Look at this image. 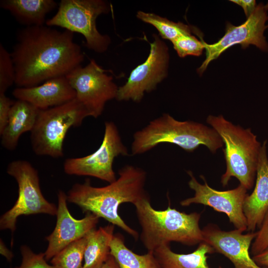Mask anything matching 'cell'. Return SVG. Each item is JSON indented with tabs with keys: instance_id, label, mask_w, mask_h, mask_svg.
I'll list each match as a JSON object with an SVG mask.
<instances>
[{
	"instance_id": "obj_8",
	"label": "cell",
	"mask_w": 268,
	"mask_h": 268,
	"mask_svg": "<svg viewBox=\"0 0 268 268\" xmlns=\"http://www.w3.org/2000/svg\"><path fill=\"white\" fill-rule=\"evenodd\" d=\"M6 171L16 181L18 195L13 206L0 217L1 230L8 229L13 233L16 229L17 219L21 215L57 214V207L43 196L38 171L29 162L23 160L13 161L8 165Z\"/></svg>"
},
{
	"instance_id": "obj_29",
	"label": "cell",
	"mask_w": 268,
	"mask_h": 268,
	"mask_svg": "<svg viewBox=\"0 0 268 268\" xmlns=\"http://www.w3.org/2000/svg\"><path fill=\"white\" fill-rule=\"evenodd\" d=\"M15 101L7 97L5 93L0 94V134L3 132L8 123L9 113Z\"/></svg>"
},
{
	"instance_id": "obj_27",
	"label": "cell",
	"mask_w": 268,
	"mask_h": 268,
	"mask_svg": "<svg viewBox=\"0 0 268 268\" xmlns=\"http://www.w3.org/2000/svg\"><path fill=\"white\" fill-rule=\"evenodd\" d=\"M20 252L21 263L14 268H55L47 263L44 253H35L25 245L21 246Z\"/></svg>"
},
{
	"instance_id": "obj_15",
	"label": "cell",
	"mask_w": 268,
	"mask_h": 268,
	"mask_svg": "<svg viewBox=\"0 0 268 268\" xmlns=\"http://www.w3.org/2000/svg\"><path fill=\"white\" fill-rule=\"evenodd\" d=\"M202 231V242L228 259L234 268H268L258 265L250 255V248L257 232L243 234L236 229L225 231L212 223L205 226Z\"/></svg>"
},
{
	"instance_id": "obj_28",
	"label": "cell",
	"mask_w": 268,
	"mask_h": 268,
	"mask_svg": "<svg viewBox=\"0 0 268 268\" xmlns=\"http://www.w3.org/2000/svg\"><path fill=\"white\" fill-rule=\"evenodd\" d=\"M268 247V211L263 223L257 232V236L252 244L251 253L253 256L263 251Z\"/></svg>"
},
{
	"instance_id": "obj_31",
	"label": "cell",
	"mask_w": 268,
	"mask_h": 268,
	"mask_svg": "<svg viewBox=\"0 0 268 268\" xmlns=\"http://www.w3.org/2000/svg\"><path fill=\"white\" fill-rule=\"evenodd\" d=\"M252 258L258 265L268 268V247L262 252L253 256Z\"/></svg>"
},
{
	"instance_id": "obj_11",
	"label": "cell",
	"mask_w": 268,
	"mask_h": 268,
	"mask_svg": "<svg viewBox=\"0 0 268 268\" xmlns=\"http://www.w3.org/2000/svg\"><path fill=\"white\" fill-rule=\"evenodd\" d=\"M153 36L147 59L132 71L124 85L119 87L117 100L139 102L145 92L155 89L157 84L166 77L169 62L168 48L159 35L154 34Z\"/></svg>"
},
{
	"instance_id": "obj_3",
	"label": "cell",
	"mask_w": 268,
	"mask_h": 268,
	"mask_svg": "<svg viewBox=\"0 0 268 268\" xmlns=\"http://www.w3.org/2000/svg\"><path fill=\"white\" fill-rule=\"evenodd\" d=\"M134 205L141 228L140 240L147 252H153L172 242L192 246L203 241L200 213H186L170 205L164 210L155 209L148 195Z\"/></svg>"
},
{
	"instance_id": "obj_23",
	"label": "cell",
	"mask_w": 268,
	"mask_h": 268,
	"mask_svg": "<svg viewBox=\"0 0 268 268\" xmlns=\"http://www.w3.org/2000/svg\"><path fill=\"white\" fill-rule=\"evenodd\" d=\"M136 16L143 22L153 26L162 38L170 40L171 42L183 35L192 34V33L199 36L201 35L199 30L193 26L180 22H173L154 13L138 11Z\"/></svg>"
},
{
	"instance_id": "obj_34",
	"label": "cell",
	"mask_w": 268,
	"mask_h": 268,
	"mask_svg": "<svg viewBox=\"0 0 268 268\" xmlns=\"http://www.w3.org/2000/svg\"><path fill=\"white\" fill-rule=\"evenodd\" d=\"M265 7L267 10H268V2L265 5Z\"/></svg>"
},
{
	"instance_id": "obj_32",
	"label": "cell",
	"mask_w": 268,
	"mask_h": 268,
	"mask_svg": "<svg viewBox=\"0 0 268 268\" xmlns=\"http://www.w3.org/2000/svg\"><path fill=\"white\" fill-rule=\"evenodd\" d=\"M0 254L3 256L7 261L11 262L13 257L12 253L5 246L1 240H0Z\"/></svg>"
},
{
	"instance_id": "obj_13",
	"label": "cell",
	"mask_w": 268,
	"mask_h": 268,
	"mask_svg": "<svg viewBox=\"0 0 268 268\" xmlns=\"http://www.w3.org/2000/svg\"><path fill=\"white\" fill-rule=\"evenodd\" d=\"M187 173L191 179L188 182L190 188L195 192L194 196L180 202L182 206L192 204H201L226 214L229 222L236 229L243 232L247 230V223L243 211L244 202L248 195L247 190L240 184L236 188L221 191L211 188L205 178L201 176L204 184L200 183L191 171Z\"/></svg>"
},
{
	"instance_id": "obj_6",
	"label": "cell",
	"mask_w": 268,
	"mask_h": 268,
	"mask_svg": "<svg viewBox=\"0 0 268 268\" xmlns=\"http://www.w3.org/2000/svg\"><path fill=\"white\" fill-rule=\"evenodd\" d=\"M88 116L76 98L58 106L40 110L31 132L33 151L38 155L63 157V143L68 130L80 126Z\"/></svg>"
},
{
	"instance_id": "obj_10",
	"label": "cell",
	"mask_w": 268,
	"mask_h": 268,
	"mask_svg": "<svg viewBox=\"0 0 268 268\" xmlns=\"http://www.w3.org/2000/svg\"><path fill=\"white\" fill-rule=\"evenodd\" d=\"M93 59L85 67H76L66 76L76 92V98L86 109L88 116L97 118L106 103L116 98L119 87L113 77Z\"/></svg>"
},
{
	"instance_id": "obj_5",
	"label": "cell",
	"mask_w": 268,
	"mask_h": 268,
	"mask_svg": "<svg viewBox=\"0 0 268 268\" xmlns=\"http://www.w3.org/2000/svg\"><path fill=\"white\" fill-rule=\"evenodd\" d=\"M206 123L218 134L225 144L223 151L226 162L225 172L221 183L226 186L232 177L247 190L251 189L256 177L262 144L251 129H244L226 120L222 115H209Z\"/></svg>"
},
{
	"instance_id": "obj_18",
	"label": "cell",
	"mask_w": 268,
	"mask_h": 268,
	"mask_svg": "<svg viewBox=\"0 0 268 268\" xmlns=\"http://www.w3.org/2000/svg\"><path fill=\"white\" fill-rule=\"evenodd\" d=\"M40 109L28 102L17 100L11 107L8 123L1 134V145L10 151L16 149L20 136L31 132Z\"/></svg>"
},
{
	"instance_id": "obj_16",
	"label": "cell",
	"mask_w": 268,
	"mask_h": 268,
	"mask_svg": "<svg viewBox=\"0 0 268 268\" xmlns=\"http://www.w3.org/2000/svg\"><path fill=\"white\" fill-rule=\"evenodd\" d=\"M17 100L29 102L40 110L66 103L76 98V92L66 76L57 77L31 87H17L12 91Z\"/></svg>"
},
{
	"instance_id": "obj_25",
	"label": "cell",
	"mask_w": 268,
	"mask_h": 268,
	"mask_svg": "<svg viewBox=\"0 0 268 268\" xmlns=\"http://www.w3.org/2000/svg\"><path fill=\"white\" fill-rule=\"evenodd\" d=\"M15 71L10 53L0 44V94L15 83Z\"/></svg>"
},
{
	"instance_id": "obj_9",
	"label": "cell",
	"mask_w": 268,
	"mask_h": 268,
	"mask_svg": "<svg viewBox=\"0 0 268 268\" xmlns=\"http://www.w3.org/2000/svg\"><path fill=\"white\" fill-rule=\"evenodd\" d=\"M119 155H129L128 149L123 142L115 124L107 121L99 147L87 156L67 158L64 170L68 175L91 176L111 183L117 179L113 164Z\"/></svg>"
},
{
	"instance_id": "obj_19",
	"label": "cell",
	"mask_w": 268,
	"mask_h": 268,
	"mask_svg": "<svg viewBox=\"0 0 268 268\" xmlns=\"http://www.w3.org/2000/svg\"><path fill=\"white\" fill-rule=\"evenodd\" d=\"M0 6L18 23L28 27L45 25L46 15L56 8L57 3L54 0H2Z\"/></svg>"
},
{
	"instance_id": "obj_33",
	"label": "cell",
	"mask_w": 268,
	"mask_h": 268,
	"mask_svg": "<svg viewBox=\"0 0 268 268\" xmlns=\"http://www.w3.org/2000/svg\"><path fill=\"white\" fill-rule=\"evenodd\" d=\"M100 268H120L115 258L110 254Z\"/></svg>"
},
{
	"instance_id": "obj_7",
	"label": "cell",
	"mask_w": 268,
	"mask_h": 268,
	"mask_svg": "<svg viewBox=\"0 0 268 268\" xmlns=\"http://www.w3.org/2000/svg\"><path fill=\"white\" fill-rule=\"evenodd\" d=\"M111 10V4L106 0H62L56 13L46 20L45 24L82 34L87 48L102 53L107 51L111 41L108 35L98 31L96 19Z\"/></svg>"
},
{
	"instance_id": "obj_26",
	"label": "cell",
	"mask_w": 268,
	"mask_h": 268,
	"mask_svg": "<svg viewBox=\"0 0 268 268\" xmlns=\"http://www.w3.org/2000/svg\"><path fill=\"white\" fill-rule=\"evenodd\" d=\"M199 38L201 40H199L192 34L183 35L172 43L174 49L181 58L189 55L199 56L204 49L203 38L201 36Z\"/></svg>"
},
{
	"instance_id": "obj_1",
	"label": "cell",
	"mask_w": 268,
	"mask_h": 268,
	"mask_svg": "<svg viewBox=\"0 0 268 268\" xmlns=\"http://www.w3.org/2000/svg\"><path fill=\"white\" fill-rule=\"evenodd\" d=\"M73 38L71 31L46 24L18 30L10 53L17 87L39 85L80 66L84 56Z\"/></svg>"
},
{
	"instance_id": "obj_12",
	"label": "cell",
	"mask_w": 268,
	"mask_h": 268,
	"mask_svg": "<svg viewBox=\"0 0 268 268\" xmlns=\"http://www.w3.org/2000/svg\"><path fill=\"white\" fill-rule=\"evenodd\" d=\"M267 11L265 5L260 3L254 12L242 24L235 26L227 22L225 34L217 42L208 44L202 39L206 58L198 68V73L202 74L212 61L236 44L241 45L243 49L253 45L261 51L268 52V43L264 35L265 30L268 28V25H266L268 20Z\"/></svg>"
},
{
	"instance_id": "obj_30",
	"label": "cell",
	"mask_w": 268,
	"mask_h": 268,
	"mask_svg": "<svg viewBox=\"0 0 268 268\" xmlns=\"http://www.w3.org/2000/svg\"><path fill=\"white\" fill-rule=\"evenodd\" d=\"M230 1L241 6L247 18L254 12L257 7L255 0H231Z\"/></svg>"
},
{
	"instance_id": "obj_2",
	"label": "cell",
	"mask_w": 268,
	"mask_h": 268,
	"mask_svg": "<svg viewBox=\"0 0 268 268\" xmlns=\"http://www.w3.org/2000/svg\"><path fill=\"white\" fill-rule=\"evenodd\" d=\"M118 174L116 181L103 187L92 186L89 180L73 185L67 195V201L77 205L84 212L105 219L137 239L138 233L122 219L118 208L122 203L134 204L148 195L144 190L147 174L142 169L132 165L124 166Z\"/></svg>"
},
{
	"instance_id": "obj_14",
	"label": "cell",
	"mask_w": 268,
	"mask_h": 268,
	"mask_svg": "<svg viewBox=\"0 0 268 268\" xmlns=\"http://www.w3.org/2000/svg\"><path fill=\"white\" fill-rule=\"evenodd\" d=\"M58 200L56 225L52 233L46 237L48 241L44 253L47 261L95 228L99 219V217L90 212H87L80 219L73 217L67 207V195L62 190L59 191Z\"/></svg>"
},
{
	"instance_id": "obj_21",
	"label": "cell",
	"mask_w": 268,
	"mask_h": 268,
	"mask_svg": "<svg viewBox=\"0 0 268 268\" xmlns=\"http://www.w3.org/2000/svg\"><path fill=\"white\" fill-rule=\"evenodd\" d=\"M115 225L109 224L95 228L86 235L83 268H100L110 255V244Z\"/></svg>"
},
{
	"instance_id": "obj_22",
	"label": "cell",
	"mask_w": 268,
	"mask_h": 268,
	"mask_svg": "<svg viewBox=\"0 0 268 268\" xmlns=\"http://www.w3.org/2000/svg\"><path fill=\"white\" fill-rule=\"evenodd\" d=\"M110 254L115 258L120 268H162L153 252L137 254L125 244L123 235L114 234L110 244Z\"/></svg>"
},
{
	"instance_id": "obj_4",
	"label": "cell",
	"mask_w": 268,
	"mask_h": 268,
	"mask_svg": "<svg viewBox=\"0 0 268 268\" xmlns=\"http://www.w3.org/2000/svg\"><path fill=\"white\" fill-rule=\"evenodd\" d=\"M163 143L175 144L190 152L204 145L215 153L224 145L212 128L194 121H178L169 114L164 113L134 133L132 155L143 154Z\"/></svg>"
},
{
	"instance_id": "obj_17",
	"label": "cell",
	"mask_w": 268,
	"mask_h": 268,
	"mask_svg": "<svg viewBox=\"0 0 268 268\" xmlns=\"http://www.w3.org/2000/svg\"><path fill=\"white\" fill-rule=\"evenodd\" d=\"M268 211V157L267 141L262 144L254 189L245 198L243 211L248 232L260 228Z\"/></svg>"
},
{
	"instance_id": "obj_24",
	"label": "cell",
	"mask_w": 268,
	"mask_h": 268,
	"mask_svg": "<svg viewBox=\"0 0 268 268\" xmlns=\"http://www.w3.org/2000/svg\"><path fill=\"white\" fill-rule=\"evenodd\" d=\"M86 243V235L71 243L51 259L52 265L55 268H83Z\"/></svg>"
},
{
	"instance_id": "obj_20",
	"label": "cell",
	"mask_w": 268,
	"mask_h": 268,
	"mask_svg": "<svg viewBox=\"0 0 268 268\" xmlns=\"http://www.w3.org/2000/svg\"><path fill=\"white\" fill-rule=\"evenodd\" d=\"M215 253L209 245L201 242L195 251L189 254L174 252L170 245H163L153 254L162 268H210L207 255Z\"/></svg>"
}]
</instances>
